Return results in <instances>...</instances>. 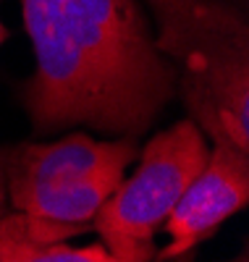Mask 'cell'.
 Wrapping results in <instances>:
<instances>
[{
    "mask_svg": "<svg viewBox=\"0 0 249 262\" xmlns=\"http://www.w3.org/2000/svg\"><path fill=\"white\" fill-rule=\"evenodd\" d=\"M37 71L27 105L39 128L87 123L139 134L173 95L134 0H21Z\"/></svg>",
    "mask_w": 249,
    "mask_h": 262,
    "instance_id": "obj_1",
    "label": "cell"
},
{
    "mask_svg": "<svg viewBox=\"0 0 249 262\" xmlns=\"http://www.w3.org/2000/svg\"><path fill=\"white\" fill-rule=\"evenodd\" d=\"M155 50L178 79L192 121L213 142L249 149V29L218 0H150Z\"/></svg>",
    "mask_w": 249,
    "mask_h": 262,
    "instance_id": "obj_2",
    "label": "cell"
},
{
    "mask_svg": "<svg viewBox=\"0 0 249 262\" xmlns=\"http://www.w3.org/2000/svg\"><path fill=\"white\" fill-rule=\"evenodd\" d=\"M131 160L129 139L69 134L53 144H27L8 160V191L18 212L87 228Z\"/></svg>",
    "mask_w": 249,
    "mask_h": 262,
    "instance_id": "obj_3",
    "label": "cell"
},
{
    "mask_svg": "<svg viewBox=\"0 0 249 262\" xmlns=\"http://www.w3.org/2000/svg\"><path fill=\"white\" fill-rule=\"evenodd\" d=\"M205 160V134L192 118L178 121L144 147L137 173L121 181L92 217L113 262L155 259L157 228L168 221Z\"/></svg>",
    "mask_w": 249,
    "mask_h": 262,
    "instance_id": "obj_4",
    "label": "cell"
},
{
    "mask_svg": "<svg viewBox=\"0 0 249 262\" xmlns=\"http://www.w3.org/2000/svg\"><path fill=\"white\" fill-rule=\"evenodd\" d=\"M249 202V149L213 142V152L202 170L192 179L173 205L165 228L171 244L155 252L157 259H176L189 254L197 244L210 238L218 226L246 207Z\"/></svg>",
    "mask_w": 249,
    "mask_h": 262,
    "instance_id": "obj_5",
    "label": "cell"
},
{
    "mask_svg": "<svg viewBox=\"0 0 249 262\" xmlns=\"http://www.w3.org/2000/svg\"><path fill=\"white\" fill-rule=\"evenodd\" d=\"M3 200H6V191H3V160H0V210H3Z\"/></svg>",
    "mask_w": 249,
    "mask_h": 262,
    "instance_id": "obj_6",
    "label": "cell"
},
{
    "mask_svg": "<svg viewBox=\"0 0 249 262\" xmlns=\"http://www.w3.org/2000/svg\"><path fill=\"white\" fill-rule=\"evenodd\" d=\"M8 37V32H6V27H3V21H0V42H3Z\"/></svg>",
    "mask_w": 249,
    "mask_h": 262,
    "instance_id": "obj_7",
    "label": "cell"
}]
</instances>
